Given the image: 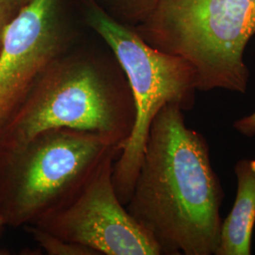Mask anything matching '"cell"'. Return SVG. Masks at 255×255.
<instances>
[{
  "label": "cell",
  "mask_w": 255,
  "mask_h": 255,
  "mask_svg": "<svg viewBox=\"0 0 255 255\" xmlns=\"http://www.w3.org/2000/svg\"><path fill=\"white\" fill-rule=\"evenodd\" d=\"M183 113L167 104L156 115L126 208L162 255H215L225 194L206 138Z\"/></svg>",
  "instance_id": "1"
},
{
  "label": "cell",
  "mask_w": 255,
  "mask_h": 255,
  "mask_svg": "<svg viewBox=\"0 0 255 255\" xmlns=\"http://www.w3.org/2000/svg\"><path fill=\"white\" fill-rule=\"evenodd\" d=\"M134 122L132 94L117 60L67 51L38 79L0 132V146H18L42 131L67 128L98 133L120 149Z\"/></svg>",
  "instance_id": "2"
},
{
  "label": "cell",
  "mask_w": 255,
  "mask_h": 255,
  "mask_svg": "<svg viewBox=\"0 0 255 255\" xmlns=\"http://www.w3.org/2000/svg\"><path fill=\"white\" fill-rule=\"evenodd\" d=\"M135 28L148 45L191 64L198 91L248 90L244 54L255 35V0H157Z\"/></svg>",
  "instance_id": "3"
},
{
  "label": "cell",
  "mask_w": 255,
  "mask_h": 255,
  "mask_svg": "<svg viewBox=\"0 0 255 255\" xmlns=\"http://www.w3.org/2000/svg\"><path fill=\"white\" fill-rule=\"evenodd\" d=\"M119 146L98 133L67 128L0 146V215L13 228L34 225L68 204Z\"/></svg>",
  "instance_id": "4"
},
{
  "label": "cell",
  "mask_w": 255,
  "mask_h": 255,
  "mask_svg": "<svg viewBox=\"0 0 255 255\" xmlns=\"http://www.w3.org/2000/svg\"><path fill=\"white\" fill-rule=\"evenodd\" d=\"M86 23L112 50L127 79L135 106V122L114 164L113 182L119 200L129 201L156 115L173 104L185 112L196 102L197 77L182 57L148 45L136 28L123 24L96 0H84Z\"/></svg>",
  "instance_id": "5"
},
{
  "label": "cell",
  "mask_w": 255,
  "mask_h": 255,
  "mask_svg": "<svg viewBox=\"0 0 255 255\" xmlns=\"http://www.w3.org/2000/svg\"><path fill=\"white\" fill-rule=\"evenodd\" d=\"M119 152L110 154L68 204L34 224L99 255H161L153 237L128 213L113 182Z\"/></svg>",
  "instance_id": "6"
},
{
  "label": "cell",
  "mask_w": 255,
  "mask_h": 255,
  "mask_svg": "<svg viewBox=\"0 0 255 255\" xmlns=\"http://www.w3.org/2000/svg\"><path fill=\"white\" fill-rule=\"evenodd\" d=\"M70 41L62 0H31L10 21L0 49V132Z\"/></svg>",
  "instance_id": "7"
},
{
  "label": "cell",
  "mask_w": 255,
  "mask_h": 255,
  "mask_svg": "<svg viewBox=\"0 0 255 255\" xmlns=\"http://www.w3.org/2000/svg\"><path fill=\"white\" fill-rule=\"evenodd\" d=\"M237 190L228 217L222 220L215 255H250L255 223V159H241L235 165Z\"/></svg>",
  "instance_id": "8"
},
{
  "label": "cell",
  "mask_w": 255,
  "mask_h": 255,
  "mask_svg": "<svg viewBox=\"0 0 255 255\" xmlns=\"http://www.w3.org/2000/svg\"><path fill=\"white\" fill-rule=\"evenodd\" d=\"M24 228L26 229L37 244L46 252V255H99L88 247L66 241L35 225H28Z\"/></svg>",
  "instance_id": "9"
},
{
  "label": "cell",
  "mask_w": 255,
  "mask_h": 255,
  "mask_svg": "<svg viewBox=\"0 0 255 255\" xmlns=\"http://www.w3.org/2000/svg\"><path fill=\"white\" fill-rule=\"evenodd\" d=\"M119 18L129 26H139L146 21L154 9L157 0H103Z\"/></svg>",
  "instance_id": "10"
},
{
  "label": "cell",
  "mask_w": 255,
  "mask_h": 255,
  "mask_svg": "<svg viewBox=\"0 0 255 255\" xmlns=\"http://www.w3.org/2000/svg\"><path fill=\"white\" fill-rule=\"evenodd\" d=\"M22 8L17 0H0V49L6 28Z\"/></svg>",
  "instance_id": "11"
},
{
  "label": "cell",
  "mask_w": 255,
  "mask_h": 255,
  "mask_svg": "<svg viewBox=\"0 0 255 255\" xmlns=\"http://www.w3.org/2000/svg\"><path fill=\"white\" fill-rule=\"evenodd\" d=\"M233 127L244 136L249 138L255 136V112L242 119H237L234 122Z\"/></svg>",
  "instance_id": "12"
},
{
  "label": "cell",
  "mask_w": 255,
  "mask_h": 255,
  "mask_svg": "<svg viewBox=\"0 0 255 255\" xmlns=\"http://www.w3.org/2000/svg\"><path fill=\"white\" fill-rule=\"evenodd\" d=\"M18 1L19 4L22 6V7H24L25 5H27L28 2H30L31 0H17Z\"/></svg>",
  "instance_id": "13"
},
{
  "label": "cell",
  "mask_w": 255,
  "mask_h": 255,
  "mask_svg": "<svg viewBox=\"0 0 255 255\" xmlns=\"http://www.w3.org/2000/svg\"><path fill=\"white\" fill-rule=\"evenodd\" d=\"M4 226H6V225H5V222H4V219H3V218H2L1 215H0V230H1L2 227H4Z\"/></svg>",
  "instance_id": "14"
}]
</instances>
